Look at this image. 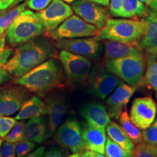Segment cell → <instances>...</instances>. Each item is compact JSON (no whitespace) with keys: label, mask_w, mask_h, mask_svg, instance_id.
I'll use <instances>...</instances> for the list:
<instances>
[{"label":"cell","mask_w":157,"mask_h":157,"mask_svg":"<svg viewBox=\"0 0 157 157\" xmlns=\"http://www.w3.org/2000/svg\"><path fill=\"white\" fill-rule=\"evenodd\" d=\"M104 4H105V7H109V2H110V0H103Z\"/></svg>","instance_id":"obj_47"},{"label":"cell","mask_w":157,"mask_h":157,"mask_svg":"<svg viewBox=\"0 0 157 157\" xmlns=\"http://www.w3.org/2000/svg\"><path fill=\"white\" fill-rule=\"evenodd\" d=\"M146 56H129L105 60V67L129 85L140 86L146 70Z\"/></svg>","instance_id":"obj_5"},{"label":"cell","mask_w":157,"mask_h":157,"mask_svg":"<svg viewBox=\"0 0 157 157\" xmlns=\"http://www.w3.org/2000/svg\"><path fill=\"white\" fill-rule=\"evenodd\" d=\"M36 14L44 27V34L47 35L73 15V10L68 4L62 0H52L46 8Z\"/></svg>","instance_id":"obj_10"},{"label":"cell","mask_w":157,"mask_h":157,"mask_svg":"<svg viewBox=\"0 0 157 157\" xmlns=\"http://www.w3.org/2000/svg\"><path fill=\"white\" fill-rule=\"evenodd\" d=\"M80 114L86 122L103 130H105L108 124L111 121L105 107L100 103L85 104L80 110Z\"/></svg>","instance_id":"obj_18"},{"label":"cell","mask_w":157,"mask_h":157,"mask_svg":"<svg viewBox=\"0 0 157 157\" xmlns=\"http://www.w3.org/2000/svg\"><path fill=\"white\" fill-rule=\"evenodd\" d=\"M15 144L5 141L0 151V157H15Z\"/></svg>","instance_id":"obj_36"},{"label":"cell","mask_w":157,"mask_h":157,"mask_svg":"<svg viewBox=\"0 0 157 157\" xmlns=\"http://www.w3.org/2000/svg\"><path fill=\"white\" fill-rule=\"evenodd\" d=\"M81 157H106V156H104L103 154L100 153L86 150L85 151H82Z\"/></svg>","instance_id":"obj_42"},{"label":"cell","mask_w":157,"mask_h":157,"mask_svg":"<svg viewBox=\"0 0 157 157\" xmlns=\"http://www.w3.org/2000/svg\"><path fill=\"white\" fill-rule=\"evenodd\" d=\"M100 29L82 20L78 15H71L56 29L47 34L48 37L57 40L60 39H76L97 36Z\"/></svg>","instance_id":"obj_6"},{"label":"cell","mask_w":157,"mask_h":157,"mask_svg":"<svg viewBox=\"0 0 157 157\" xmlns=\"http://www.w3.org/2000/svg\"><path fill=\"white\" fill-rule=\"evenodd\" d=\"M56 45L60 50L79 55L86 58H95L101 55L103 47L96 37L80 39H57Z\"/></svg>","instance_id":"obj_11"},{"label":"cell","mask_w":157,"mask_h":157,"mask_svg":"<svg viewBox=\"0 0 157 157\" xmlns=\"http://www.w3.org/2000/svg\"><path fill=\"white\" fill-rule=\"evenodd\" d=\"M88 1L92 2H94V3L98 4V5H103V6H104V7H105V4H104V2H103V0H88Z\"/></svg>","instance_id":"obj_44"},{"label":"cell","mask_w":157,"mask_h":157,"mask_svg":"<svg viewBox=\"0 0 157 157\" xmlns=\"http://www.w3.org/2000/svg\"><path fill=\"white\" fill-rule=\"evenodd\" d=\"M156 99H157V90H156Z\"/></svg>","instance_id":"obj_50"},{"label":"cell","mask_w":157,"mask_h":157,"mask_svg":"<svg viewBox=\"0 0 157 157\" xmlns=\"http://www.w3.org/2000/svg\"><path fill=\"white\" fill-rule=\"evenodd\" d=\"M55 49L45 42L32 39L15 49L5 65V68L15 78L21 77L55 56Z\"/></svg>","instance_id":"obj_2"},{"label":"cell","mask_w":157,"mask_h":157,"mask_svg":"<svg viewBox=\"0 0 157 157\" xmlns=\"http://www.w3.org/2000/svg\"><path fill=\"white\" fill-rule=\"evenodd\" d=\"M156 60H157V55L156 56Z\"/></svg>","instance_id":"obj_51"},{"label":"cell","mask_w":157,"mask_h":157,"mask_svg":"<svg viewBox=\"0 0 157 157\" xmlns=\"http://www.w3.org/2000/svg\"><path fill=\"white\" fill-rule=\"evenodd\" d=\"M146 70L141 84L149 90H157V60L156 56L146 55Z\"/></svg>","instance_id":"obj_26"},{"label":"cell","mask_w":157,"mask_h":157,"mask_svg":"<svg viewBox=\"0 0 157 157\" xmlns=\"http://www.w3.org/2000/svg\"><path fill=\"white\" fill-rule=\"evenodd\" d=\"M82 152H78V153H74L73 154L70 155L68 157H81Z\"/></svg>","instance_id":"obj_45"},{"label":"cell","mask_w":157,"mask_h":157,"mask_svg":"<svg viewBox=\"0 0 157 157\" xmlns=\"http://www.w3.org/2000/svg\"><path fill=\"white\" fill-rule=\"evenodd\" d=\"M62 1L65 2L67 3V4H72V3H74L75 1H76V0H62Z\"/></svg>","instance_id":"obj_46"},{"label":"cell","mask_w":157,"mask_h":157,"mask_svg":"<svg viewBox=\"0 0 157 157\" xmlns=\"http://www.w3.org/2000/svg\"><path fill=\"white\" fill-rule=\"evenodd\" d=\"M48 114L46 103L37 96L31 97L26 100L19 110V112L15 117L16 120H25L36 117H44Z\"/></svg>","instance_id":"obj_22"},{"label":"cell","mask_w":157,"mask_h":157,"mask_svg":"<svg viewBox=\"0 0 157 157\" xmlns=\"http://www.w3.org/2000/svg\"><path fill=\"white\" fill-rule=\"evenodd\" d=\"M2 141H3V138H2V137H0V147L2 146Z\"/></svg>","instance_id":"obj_49"},{"label":"cell","mask_w":157,"mask_h":157,"mask_svg":"<svg viewBox=\"0 0 157 157\" xmlns=\"http://www.w3.org/2000/svg\"><path fill=\"white\" fill-rule=\"evenodd\" d=\"M25 124L24 121H19V122L15 124L13 129L10 131L8 134L6 135V137H5V141L15 144L17 141L22 140V135Z\"/></svg>","instance_id":"obj_33"},{"label":"cell","mask_w":157,"mask_h":157,"mask_svg":"<svg viewBox=\"0 0 157 157\" xmlns=\"http://www.w3.org/2000/svg\"><path fill=\"white\" fill-rule=\"evenodd\" d=\"M36 143L32 141L21 140L15 143V150L16 157H25L29 153L34 151L36 147Z\"/></svg>","instance_id":"obj_31"},{"label":"cell","mask_w":157,"mask_h":157,"mask_svg":"<svg viewBox=\"0 0 157 157\" xmlns=\"http://www.w3.org/2000/svg\"><path fill=\"white\" fill-rule=\"evenodd\" d=\"M136 90V86L122 82L113 90L112 95L106 100L108 113L110 117L115 119H119Z\"/></svg>","instance_id":"obj_16"},{"label":"cell","mask_w":157,"mask_h":157,"mask_svg":"<svg viewBox=\"0 0 157 157\" xmlns=\"http://www.w3.org/2000/svg\"><path fill=\"white\" fill-rule=\"evenodd\" d=\"M104 154L106 157H132L109 137H106Z\"/></svg>","instance_id":"obj_30"},{"label":"cell","mask_w":157,"mask_h":157,"mask_svg":"<svg viewBox=\"0 0 157 157\" xmlns=\"http://www.w3.org/2000/svg\"><path fill=\"white\" fill-rule=\"evenodd\" d=\"M58 58L70 82L81 83L87 79L92 66V63L87 58L63 50L59 52Z\"/></svg>","instance_id":"obj_7"},{"label":"cell","mask_w":157,"mask_h":157,"mask_svg":"<svg viewBox=\"0 0 157 157\" xmlns=\"http://www.w3.org/2000/svg\"><path fill=\"white\" fill-rule=\"evenodd\" d=\"M87 80L88 93L102 100L105 99L122 83L121 78L103 68L93 69Z\"/></svg>","instance_id":"obj_8"},{"label":"cell","mask_w":157,"mask_h":157,"mask_svg":"<svg viewBox=\"0 0 157 157\" xmlns=\"http://www.w3.org/2000/svg\"><path fill=\"white\" fill-rule=\"evenodd\" d=\"M27 96V90L17 84L0 87V115L10 116L17 112Z\"/></svg>","instance_id":"obj_14"},{"label":"cell","mask_w":157,"mask_h":157,"mask_svg":"<svg viewBox=\"0 0 157 157\" xmlns=\"http://www.w3.org/2000/svg\"><path fill=\"white\" fill-rule=\"evenodd\" d=\"M55 139L63 148L72 153L82 152L85 150L82 133V125L74 118H69L64 121L57 131Z\"/></svg>","instance_id":"obj_9"},{"label":"cell","mask_w":157,"mask_h":157,"mask_svg":"<svg viewBox=\"0 0 157 157\" xmlns=\"http://www.w3.org/2000/svg\"><path fill=\"white\" fill-rule=\"evenodd\" d=\"M16 0H0V11H5L12 6H14Z\"/></svg>","instance_id":"obj_39"},{"label":"cell","mask_w":157,"mask_h":157,"mask_svg":"<svg viewBox=\"0 0 157 157\" xmlns=\"http://www.w3.org/2000/svg\"><path fill=\"white\" fill-rule=\"evenodd\" d=\"M132 157H157V148L142 141L135 147Z\"/></svg>","instance_id":"obj_29"},{"label":"cell","mask_w":157,"mask_h":157,"mask_svg":"<svg viewBox=\"0 0 157 157\" xmlns=\"http://www.w3.org/2000/svg\"><path fill=\"white\" fill-rule=\"evenodd\" d=\"M52 0H28L26 5L34 11H41L46 8Z\"/></svg>","instance_id":"obj_35"},{"label":"cell","mask_w":157,"mask_h":157,"mask_svg":"<svg viewBox=\"0 0 157 157\" xmlns=\"http://www.w3.org/2000/svg\"><path fill=\"white\" fill-rule=\"evenodd\" d=\"M16 123L17 120L14 118L0 115V137L5 138Z\"/></svg>","instance_id":"obj_34"},{"label":"cell","mask_w":157,"mask_h":157,"mask_svg":"<svg viewBox=\"0 0 157 157\" xmlns=\"http://www.w3.org/2000/svg\"><path fill=\"white\" fill-rule=\"evenodd\" d=\"M67 152L63 149L53 147L44 152L42 157H66Z\"/></svg>","instance_id":"obj_38"},{"label":"cell","mask_w":157,"mask_h":157,"mask_svg":"<svg viewBox=\"0 0 157 157\" xmlns=\"http://www.w3.org/2000/svg\"><path fill=\"white\" fill-rule=\"evenodd\" d=\"M72 10L82 20L99 29L105 25L111 15L105 7L88 0H76L72 3Z\"/></svg>","instance_id":"obj_13"},{"label":"cell","mask_w":157,"mask_h":157,"mask_svg":"<svg viewBox=\"0 0 157 157\" xmlns=\"http://www.w3.org/2000/svg\"><path fill=\"white\" fill-rule=\"evenodd\" d=\"M5 34L3 36H0V51L4 50L5 48Z\"/></svg>","instance_id":"obj_43"},{"label":"cell","mask_w":157,"mask_h":157,"mask_svg":"<svg viewBox=\"0 0 157 157\" xmlns=\"http://www.w3.org/2000/svg\"><path fill=\"white\" fill-rule=\"evenodd\" d=\"M151 11H157V0H139Z\"/></svg>","instance_id":"obj_40"},{"label":"cell","mask_w":157,"mask_h":157,"mask_svg":"<svg viewBox=\"0 0 157 157\" xmlns=\"http://www.w3.org/2000/svg\"><path fill=\"white\" fill-rule=\"evenodd\" d=\"M143 133V139L145 143L157 148V117L150 127L144 129Z\"/></svg>","instance_id":"obj_32"},{"label":"cell","mask_w":157,"mask_h":157,"mask_svg":"<svg viewBox=\"0 0 157 157\" xmlns=\"http://www.w3.org/2000/svg\"><path fill=\"white\" fill-rule=\"evenodd\" d=\"M105 129L109 138L121 147L129 155L132 156L135 144L125 134L120 125L118 124L115 121H110Z\"/></svg>","instance_id":"obj_23"},{"label":"cell","mask_w":157,"mask_h":157,"mask_svg":"<svg viewBox=\"0 0 157 157\" xmlns=\"http://www.w3.org/2000/svg\"><path fill=\"white\" fill-rule=\"evenodd\" d=\"M64 80L62 68L55 59H50L21 77L15 78L13 84L44 98L55 89L63 87Z\"/></svg>","instance_id":"obj_1"},{"label":"cell","mask_w":157,"mask_h":157,"mask_svg":"<svg viewBox=\"0 0 157 157\" xmlns=\"http://www.w3.org/2000/svg\"><path fill=\"white\" fill-rule=\"evenodd\" d=\"M146 29L145 18H109L95 36L98 40H111L137 44Z\"/></svg>","instance_id":"obj_3"},{"label":"cell","mask_w":157,"mask_h":157,"mask_svg":"<svg viewBox=\"0 0 157 157\" xmlns=\"http://www.w3.org/2000/svg\"><path fill=\"white\" fill-rule=\"evenodd\" d=\"M48 108V138L56 132L67 110V101L63 94L50 93L45 100Z\"/></svg>","instance_id":"obj_15"},{"label":"cell","mask_w":157,"mask_h":157,"mask_svg":"<svg viewBox=\"0 0 157 157\" xmlns=\"http://www.w3.org/2000/svg\"><path fill=\"white\" fill-rule=\"evenodd\" d=\"M82 137L85 150L103 154L106 143L105 130L93 127L87 122L82 124Z\"/></svg>","instance_id":"obj_19"},{"label":"cell","mask_w":157,"mask_h":157,"mask_svg":"<svg viewBox=\"0 0 157 157\" xmlns=\"http://www.w3.org/2000/svg\"><path fill=\"white\" fill-rule=\"evenodd\" d=\"M25 7L26 3L21 4L0 16V36L5 34L6 31L7 30L10 25L21 12L25 10Z\"/></svg>","instance_id":"obj_27"},{"label":"cell","mask_w":157,"mask_h":157,"mask_svg":"<svg viewBox=\"0 0 157 157\" xmlns=\"http://www.w3.org/2000/svg\"><path fill=\"white\" fill-rule=\"evenodd\" d=\"M13 50L11 48H5L0 51V86L10 80L13 76L5 68V65L13 55Z\"/></svg>","instance_id":"obj_28"},{"label":"cell","mask_w":157,"mask_h":157,"mask_svg":"<svg viewBox=\"0 0 157 157\" xmlns=\"http://www.w3.org/2000/svg\"><path fill=\"white\" fill-rule=\"evenodd\" d=\"M146 29L137 42V47L146 55H157V11H151L145 17Z\"/></svg>","instance_id":"obj_17"},{"label":"cell","mask_w":157,"mask_h":157,"mask_svg":"<svg viewBox=\"0 0 157 157\" xmlns=\"http://www.w3.org/2000/svg\"><path fill=\"white\" fill-rule=\"evenodd\" d=\"M123 0H110L109 13L114 17H119Z\"/></svg>","instance_id":"obj_37"},{"label":"cell","mask_w":157,"mask_h":157,"mask_svg":"<svg viewBox=\"0 0 157 157\" xmlns=\"http://www.w3.org/2000/svg\"><path fill=\"white\" fill-rule=\"evenodd\" d=\"M103 44L105 60L144 55L137 44H129L111 40H104Z\"/></svg>","instance_id":"obj_20"},{"label":"cell","mask_w":157,"mask_h":157,"mask_svg":"<svg viewBox=\"0 0 157 157\" xmlns=\"http://www.w3.org/2000/svg\"><path fill=\"white\" fill-rule=\"evenodd\" d=\"M23 1H25V0H16V1H15V5L14 6L17 5V4L22 2H23Z\"/></svg>","instance_id":"obj_48"},{"label":"cell","mask_w":157,"mask_h":157,"mask_svg":"<svg viewBox=\"0 0 157 157\" xmlns=\"http://www.w3.org/2000/svg\"><path fill=\"white\" fill-rule=\"evenodd\" d=\"M45 152V148L44 146H40L36 149H35L34 151L31 153H29V154L25 156V157H42L43 155H44Z\"/></svg>","instance_id":"obj_41"},{"label":"cell","mask_w":157,"mask_h":157,"mask_svg":"<svg viewBox=\"0 0 157 157\" xmlns=\"http://www.w3.org/2000/svg\"><path fill=\"white\" fill-rule=\"evenodd\" d=\"M48 119L44 117L31 119L25 124L22 140L41 143L48 138Z\"/></svg>","instance_id":"obj_21"},{"label":"cell","mask_w":157,"mask_h":157,"mask_svg":"<svg viewBox=\"0 0 157 157\" xmlns=\"http://www.w3.org/2000/svg\"><path fill=\"white\" fill-rule=\"evenodd\" d=\"M157 105L151 96L135 98L132 104L129 118L139 129H146L154 122Z\"/></svg>","instance_id":"obj_12"},{"label":"cell","mask_w":157,"mask_h":157,"mask_svg":"<svg viewBox=\"0 0 157 157\" xmlns=\"http://www.w3.org/2000/svg\"><path fill=\"white\" fill-rule=\"evenodd\" d=\"M45 33L44 27L36 13L23 10L14 19L6 31L5 39L10 47L32 40Z\"/></svg>","instance_id":"obj_4"},{"label":"cell","mask_w":157,"mask_h":157,"mask_svg":"<svg viewBox=\"0 0 157 157\" xmlns=\"http://www.w3.org/2000/svg\"><path fill=\"white\" fill-rule=\"evenodd\" d=\"M150 11L139 0H123L119 17L125 18L146 17Z\"/></svg>","instance_id":"obj_24"},{"label":"cell","mask_w":157,"mask_h":157,"mask_svg":"<svg viewBox=\"0 0 157 157\" xmlns=\"http://www.w3.org/2000/svg\"><path fill=\"white\" fill-rule=\"evenodd\" d=\"M119 121L121 129L129 137V139L134 143V144H138L143 141V133L141 132L140 129L131 121L126 109L119 116Z\"/></svg>","instance_id":"obj_25"}]
</instances>
